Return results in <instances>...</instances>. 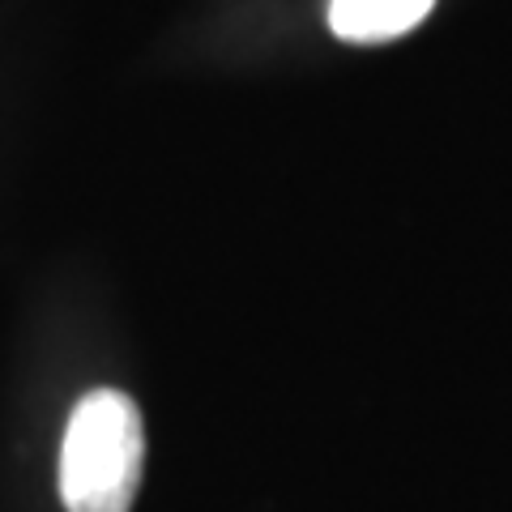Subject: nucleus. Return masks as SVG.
Returning <instances> with one entry per match:
<instances>
[{
  "label": "nucleus",
  "instance_id": "f257e3e1",
  "mask_svg": "<svg viewBox=\"0 0 512 512\" xmlns=\"http://www.w3.org/2000/svg\"><path fill=\"white\" fill-rule=\"evenodd\" d=\"M146 466L141 410L120 389H94L73 406L60 440V500L69 512H128Z\"/></svg>",
  "mask_w": 512,
  "mask_h": 512
},
{
  "label": "nucleus",
  "instance_id": "f03ea898",
  "mask_svg": "<svg viewBox=\"0 0 512 512\" xmlns=\"http://www.w3.org/2000/svg\"><path fill=\"white\" fill-rule=\"evenodd\" d=\"M436 0H329V26L346 43H389L419 26Z\"/></svg>",
  "mask_w": 512,
  "mask_h": 512
}]
</instances>
